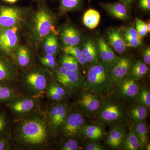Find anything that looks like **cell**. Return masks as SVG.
Masks as SVG:
<instances>
[{
	"label": "cell",
	"mask_w": 150,
	"mask_h": 150,
	"mask_svg": "<svg viewBox=\"0 0 150 150\" xmlns=\"http://www.w3.org/2000/svg\"><path fill=\"white\" fill-rule=\"evenodd\" d=\"M86 89V90L81 93L78 98L77 104L79 108V110L88 117H96L103 99L100 98L101 95Z\"/></svg>",
	"instance_id": "obj_10"
},
{
	"label": "cell",
	"mask_w": 150,
	"mask_h": 150,
	"mask_svg": "<svg viewBox=\"0 0 150 150\" xmlns=\"http://www.w3.org/2000/svg\"><path fill=\"white\" fill-rule=\"evenodd\" d=\"M71 109L69 105L65 103H58V113L56 129L59 130L64 122Z\"/></svg>",
	"instance_id": "obj_32"
},
{
	"label": "cell",
	"mask_w": 150,
	"mask_h": 150,
	"mask_svg": "<svg viewBox=\"0 0 150 150\" xmlns=\"http://www.w3.org/2000/svg\"><path fill=\"white\" fill-rule=\"evenodd\" d=\"M39 98L18 96L7 101V105L13 115L21 119L35 112L40 103Z\"/></svg>",
	"instance_id": "obj_7"
},
{
	"label": "cell",
	"mask_w": 150,
	"mask_h": 150,
	"mask_svg": "<svg viewBox=\"0 0 150 150\" xmlns=\"http://www.w3.org/2000/svg\"><path fill=\"white\" fill-rule=\"evenodd\" d=\"M132 59L128 56L119 58L118 62L110 69V76L114 86L129 74L133 64Z\"/></svg>",
	"instance_id": "obj_15"
},
{
	"label": "cell",
	"mask_w": 150,
	"mask_h": 150,
	"mask_svg": "<svg viewBox=\"0 0 150 150\" xmlns=\"http://www.w3.org/2000/svg\"><path fill=\"white\" fill-rule=\"evenodd\" d=\"M22 79L30 96L38 98L46 92L51 82L50 72L38 66H33L25 70Z\"/></svg>",
	"instance_id": "obj_5"
},
{
	"label": "cell",
	"mask_w": 150,
	"mask_h": 150,
	"mask_svg": "<svg viewBox=\"0 0 150 150\" xmlns=\"http://www.w3.org/2000/svg\"><path fill=\"white\" fill-rule=\"evenodd\" d=\"M49 87L56 92V93L64 98L67 94V90L63 86L60 85L57 83L51 81Z\"/></svg>",
	"instance_id": "obj_39"
},
{
	"label": "cell",
	"mask_w": 150,
	"mask_h": 150,
	"mask_svg": "<svg viewBox=\"0 0 150 150\" xmlns=\"http://www.w3.org/2000/svg\"><path fill=\"white\" fill-rule=\"evenodd\" d=\"M54 71L56 81L67 90L77 91L84 88L85 80L81 73L69 71L60 66Z\"/></svg>",
	"instance_id": "obj_8"
},
{
	"label": "cell",
	"mask_w": 150,
	"mask_h": 150,
	"mask_svg": "<svg viewBox=\"0 0 150 150\" xmlns=\"http://www.w3.org/2000/svg\"><path fill=\"white\" fill-rule=\"evenodd\" d=\"M148 110L145 105L139 102L131 107L128 114L134 123L144 122L148 116Z\"/></svg>",
	"instance_id": "obj_24"
},
{
	"label": "cell",
	"mask_w": 150,
	"mask_h": 150,
	"mask_svg": "<svg viewBox=\"0 0 150 150\" xmlns=\"http://www.w3.org/2000/svg\"><path fill=\"white\" fill-rule=\"evenodd\" d=\"M149 72V68L146 65L141 61H137L132 64L129 75L137 80L144 77Z\"/></svg>",
	"instance_id": "obj_27"
},
{
	"label": "cell",
	"mask_w": 150,
	"mask_h": 150,
	"mask_svg": "<svg viewBox=\"0 0 150 150\" xmlns=\"http://www.w3.org/2000/svg\"><path fill=\"white\" fill-rule=\"evenodd\" d=\"M34 1H41V0H33Z\"/></svg>",
	"instance_id": "obj_52"
},
{
	"label": "cell",
	"mask_w": 150,
	"mask_h": 150,
	"mask_svg": "<svg viewBox=\"0 0 150 150\" xmlns=\"http://www.w3.org/2000/svg\"><path fill=\"white\" fill-rule=\"evenodd\" d=\"M100 19V14L97 11L89 9L84 14L83 22L86 27L89 29H93L97 27Z\"/></svg>",
	"instance_id": "obj_25"
},
{
	"label": "cell",
	"mask_w": 150,
	"mask_h": 150,
	"mask_svg": "<svg viewBox=\"0 0 150 150\" xmlns=\"http://www.w3.org/2000/svg\"><path fill=\"white\" fill-rule=\"evenodd\" d=\"M7 126L8 121L5 114L4 112H0V137L4 136Z\"/></svg>",
	"instance_id": "obj_42"
},
{
	"label": "cell",
	"mask_w": 150,
	"mask_h": 150,
	"mask_svg": "<svg viewBox=\"0 0 150 150\" xmlns=\"http://www.w3.org/2000/svg\"><path fill=\"white\" fill-rule=\"evenodd\" d=\"M60 149L62 150H78L79 149V145L75 138H68L60 145Z\"/></svg>",
	"instance_id": "obj_35"
},
{
	"label": "cell",
	"mask_w": 150,
	"mask_h": 150,
	"mask_svg": "<svg viewBox=\"0 0 150 150\" xmlns=\"http://www.w3.org/2000/svg\"><path fill=\"white\" fill-rule=\"evenodd\" d=\"M81 50L87 63L93 64L99 62L97 47L90 38H87L85 40Z\"/></svg>",
	"instance_id": "obj_21"
},
{
	"label": "cell",
	"mask_w": 150,
	"mask_h": 150,
	"mask_svg": "<svg viewBox=\"0 0 150 150\" xmlns=\"http://www.w3.org/2000/svg\"><path fill=\"white\" fill-rule=\"evenodd\" d=\"M145 147L146 149L147 150H150V145L149 143H148L146 145V147Z\"/></svg>",
	"instance_id": "obj_51"
},
{
	"label": "cell",
	"mask_w": 150,
	"mask_h": 150,
	"mask_svg": "<svg viewBox=\"0 0 150 150\" xmlns=\"http://www.w3.org/2000/svg\"><path fill=\"white\" fill-rule=\"evenodd\" d=\"M134 1V0H120V1L126 6L127 9L129 11L131 10L132 4Z\"/></svg>",
	"instance_id": "obj_48"
},
{
	"label": "cell",
	"mask_w": 150,
	"mask_h": 150,
	"mask_svg": "<svg viewBox=\"0 0 150 150\" xmlns=\"http://www.w3.org/2000/svg\"><path fill=\"white\" fill-rule=\"evenodd\" d=\"M47 96L50 99L54 101H59L62 100L64 98L63 97L59 95L56 92L48 87V89L46 92Z\"/></svg>",
	"instance_id": "obj_43"
},
{
	"label": "cell",
	"mask_w": 150,
	"mask_h": 150,
	"mask_svg": "<svg viewBox=\"0 0 150 150\" xmlns=\"http://www.w3.org/2000/svg\"><path fill=\"white\" fill-rule=\"evenodd\" d=\"M110 69L102 62L92 64L87 73L84 88L100 95H108L114 86L110 76Z\"/></svg>",
	"instance_id": "obj_4"
},
{
	"label": "cell",
	"mask_w": 150,
	"mask_h": 150,
	"mask_svg": "<svg viewBox=\"0 0 150 150\" xmlns=\"http://www.w3.org/2000/svg\"><path fill=\"white\" fill-rule=\"evenodd\" d=\"M139 102L145 105L148 109L150 108V91L149 89L144 88L141 89L139 95Z\"/></svg>",
	"instance_id": "obj_36"
},
{
	"label": "cell",
	"mask_w": 150,
	"mask_h": 150,
	"mask_svg": "<svg viewBox=\"0 0 150 150\" xmlns=\"http://www.w3.org/2000/svg\"><path fill=\"white\" fill-rule=\"evenodd\" d=\"M56 17L44 0L38 1L35 11L25 25V35L30 47L37 51L43 41L51 32L59 34L56 29Z\"/></svg>",
	"instance_id": "obj_2"
},
{
	"label": "cell",
	"mask_w": 150,
	"mask_h": 150,
	"mask_svg": "<svg viewBox=\"0 0 150 150\" xmlns=\"http://www.w3.org/2000/svg\"><path fill=\"white\" fill-rule=\"evenodd\" d=\"M101 6L111 16L120 20L129 18L128 9L121 2L101 4Z\"/></svg>",
	"instance_id": "obj_20"
},
{
	"label": "cell",
	"mask_w": 150,
	"mask_h": 150,
	"mask_svg": "<svg viewBox=\"0 0 150 150\" xmlns=\"http://www.w3.org/2000/svg\"><path fill=\"white\" fill-rule=\"evenodd\" d=\"M10 4H13L17 2L18 0H2Z\"/></svg>",
	"instance_id": "obj_49"
},
{
	"label": "cell",
	"mask_w": 150,
	"mask_h": 150,
	"mask_svg": "<svg viewBox=\"0 0 150 150\" xmlns=\"http://www.w3.org/2000/svg\"><path fill=\"white\" fill-rule=\"evenodd\" d=\"M136 30L141 37H144L148 33V29L146 24L141 19H136Z\"/></svg>",
	"instance_id": "obj_37"
},
{
	"label": "cell",
	"mask_w": 150,
	"mask_h": 150,
	"mask_svg": "<svg viewBox=\"0 0 150 150\" xmlns=\"http://www.w3.org/2000/svg\"><path fill=\"white\" fill-rule=\"evenodd\" d=\"M123 30V36H128V37L137 38V39H142V38L139 35L136 28L132 26L125 27Z\"/></svg>",
	"instance_id": "obj_40"
},
{
	"label": "cell",
	"mask_w": 150,
	"mask_h": 150,
	"mask_svg": "<svg viewBox=\"0 0 150 150\" xmlns=\"http://www.w3.org/2000/svg\"><path fill=\"white\" fill-rule=\"evenodd\" d=\"M143 60L144 63L146 64L150 65V48L147 47L144 50L143 52Z\"/></svg>",
	"instance_id": "obj_47"
},
{
	"label": "cell",
	"mask_w": 150,
	"mask_h": 150,
	"mask_svg": "<svg viewBox=\"0 0 150 150\" xmlns=\"http://www.w3.org/2000/svg\"><path fill=\"white\" fill-rule=\"evenodd\" d=\"M32 48L20 44L11 56L18 67L24 70L34 66V57Z\"/></svg>",
	"instance_id": "obj_14"
},
{
	"label": "cell",
	"mask_w": 150,
	"mask_h": 150,
	"mask_svg": "<svg viewBox=\"0 0 150 150\" xmlns=\"http://www.w3.org/2000/svg\"><path fill=\"white\" fill-rule=\"evenodd\" d=\"M9 83L0 82V102H7L18 96Z\"/></svg>",
	"instance_id": "obj_29"
},
{
	"label": "cell",
	"mask_w": 150,
	"mask_h": 150,
	"mask_svg": "<svg viewBox=\"0 0 150 150\" xmlns=\"http://www.w3.org/2000/svg\"><path fill=\"white\" fill-rule=\"evenodd\" d=\"M107 51L109 66L110 68H111L116 64V62H118V59L120 58L114 54L112 49L108 45L107 46Z\"/></svg>",
	"instance_id": "obj_41"
},
{
	"label": "cell",
	"mask_w": 150,
	"mask_h": 150,
	"mask_svg": "<svg viewBox=\"0 0 150 150\" xmlns=\"http://www.w3.org/2000/svg\"><path fill=\"white\" fill-rule=\"evenodd\" d=\"M117 94L123 99H131L139 96L141 86L138 80L131 77L129 74L123 78L116 86Z\"/></svg>",
	"instance_id": "obj_12"
},
{
	"label": "cell",
	"mask_w": 150,
	"mask_h": 150,
	"mask_svg": "<svg viewBox=\"0 0 150 150\" xmlns=\"http://www.w3.org/2000/svg\"><path fill=\"white\" fill-rule=\"evenodd\" d=\"M146 25H147V29H148V33H150V21H148L147 23H146Z\"/></svg>",
	"instance_id": "obj_50"
},
{
	"label": "cell",
	"mask_w": 150,
	"mask_h": 150,
	"mask_svg": "<svg viewBox=\"0 0 150 150\" xmlns=\"http://www.w3.org/2000/svg\"><path fill=\"white\" fill-rule=\"evenodd\" d=\"M0 49H1V40H0Z\"/></svg>",
	"instance_id": "obj_53"
},
{
	"label": "cell",
	"mask_w": 150,
	"mask_h": 150,
	"mask_svg": "<svg viewBox=\"0 0 150 150\" xmlns=\"http://www.w3.org/2000/svg\"><path fill=\"white\" fill-rule=\"evenodd\" d=\"M33 11L31 6L23 7L0 4V30L15 26L24 28Z\"/></svg>",
	"instance_id": "obj_6"
},
{
	"label": "cell",
	"mask_w": 150,
	"mask_h": 150,
	"mask_svg": "<svg viewBox=\"0 0 150 150\" xmlns=\"http://www.w3.org/2000/svg\"><path fill=\"white\" fill-rule=\"evenodd\" d=\"M58 33L52 32L44 39L41 47L44 54H52L56 56L60 51Z\"/></svg>",
	"instance_id": "obj_22"
},
{
	"label": "cell",
	"mask_w": 150,
	"mask_h": 150,
	"mask_svg": "<svg viewBox=\"0 0 150 150\" xmlns=\"http://www.w3.org/2000/svg\"><path fill=\"white\" fill-rule=\"evenodd\" d=\"M139 6L144 11H149L150 10V0H139Z\"/></svg>",
	"instance_id": "obj_46"
},
{
	"label": "cell",
	"mask_w": 150,
	"mask_h": 150,
	"mask_svg": "<svg viewBox=\"0 0 150 150\" xmlns=\"http://www.w3.org/2000/svg\"><path fill=\"white\" fill-rule=\"evenodd\" d=\"M59 34L64 46H78L82 40L81 33L71 24L65 25L61 28Z\"/></svg>",
	"instance_id": "obj_16"
},
{
	"label": "cell",
	"mask_w": 150,
	"mask_h": 150,
	"mask_svg": "<svg viewBox=\"0 0 150 150\" xmlns=\"http://www.w3.org/2000/svg\"><path fill=\"white\" fill-rule=\"evenodd\" d=\"M106 134L103 124H88L84 126L81 131L82 136L92 142H96L101 139Z\"/></svg>",
	"instance_id": "obj_19"
},
{
	"label": "cell",
	"mask_w": 150,
	"mask_h": 150,
	"mask_svg": "<svg viewBox=\"0 0 150 150\" xmlns=\"http://www.w3.org/2000/svg\"><path fill=\"white\" fill-rule=\"evenodd\" d=\"M59 63L60 66L66 69L81 73L79 64L77 60L71 55L64 53L60 56Z\"/></svg>",
	"instance_id": "obj_26"
},
{
	"label": "cell",
	"mask_w": 150,
	"mask_h": 150,
	"mask_svg": "<svg viewBox=\"0 0 150 150\" xmlns=\"http://www.w3.org/2000/svg\"><path fill=\"white\" fill-rule=\"evenodd\" d=\"M62 49L65 54L74 57L81 66H84L87 63L82 51L78 46H64Z\"/></svg>",
	"instance_id": "obj_30"
},
{
	"label": "cell",
	"mask_w": 150,
	"mask_h": 150,
	"mask_svg": "<svg viewBox=\"0 0 150 150\" xmlns=\"http://www.w3.org/2000/svg\"><path fill=\"white\" fill-rule=\"evenodd\" d=\"M10 144L8 139L4 136L0 137V150H8Z\"/></svg>",
	"instance_id": "obj_45"
},
{
	"label": "cell",
	"mask_w": 150,
	"mask_h": 150,
	"mask_svg": "<svg viewBox=\"0 0 150 150\" xmlns=\"http://www.w3.org/2000/svg\"><path fill=\"white\" fill-rule=\"evenodd\" d=\"M84 114L79 110H71L59 130L68 138H76L81 136V131L86 124Z\"/></svg>",
	"instance_id": "obj_9"
},
{
	"label": "cell",
	"mask_w": 150,
	"mask_h": 150,
	"mask_svg": "<svg viewBox=\"0 0 150 150\" xmlns=\"http://www.w3.org/2000/svg\"><path fill=\"white\" fill-rule=\"evenodd\" d=\"M96 117L100 123L111 127L125 126L129 123V115L126 107L114 97L103 99Z\"/></svg>",
	"instance_id": "obj_3"
},
{
	"label": "cell",
	"mask_w": 150,
	"mask_h": 150,
	"mask_svg": "<svg viewBox=\"0 0 150 150\" xmlns=\"http://www.w3.org/2000/svg\"><path fill=\"white\" fill-rule=\"evenodd\" d=\"M107 45V43L105 41L104 39L103 38H100L98 41L97 47L99 58L101 59L103 64L110 67L108 58Z\"/></svg>",
	"instance_id": "obj_33"
},
{
	"label": "cell",
	"mask_w": 150,
	"mask_h": 150,
	"mask_svg": "<svg viewBox=\"0 0 150 150\" xmlns=\"http://www.w3.org/2000/svg\"><path fill=\"white\" fill-rule=\"evenodd\" d=\"M23 27L15 26L0 30V53L10 57L20 44V38Z\"/></svg>",
	"instance_id": "obj_11"
},
{
	"label": "cell",
	"mask_w": 150,
	"mask_h": 150,
	"mask_svg": "<svg viewBox=\"0 0 150 150\" xmlns=\"http://www.w3.org/2000/svg\"><path fill=\"white\" fill-rule=\"evenodd\" d=\"M149 126L145 122L133 123L132 130L137 136L140 144V149H143L149 143Z\"/></svg>",
	"instance_id": "obj_23"
},
{
	"label": "cell",
	"mask_w": 150,
	"mask_h": 150,
	"mask_svg": "<svg viewBox=\"0 0 150 150\" xmlns=\"http://www.w3.org/2000/svg\"><path fill=\"white\" fill-rule=\"evenodd\" d=\"M121 145L125 150H138L140 149L139 142L132 129L126 134Z\"/></svg>",
	"instance_id": "obj_28"
},
{
	"label": "cell",
	"mask_w": 150,
	"mask_h": 150,
	"mask_svg": "<svg viewBox=\"0 0 150 150\" xmlns=\"http://www.w3.org/2000/svg\"><path fill=\"white\" fill-rule=\"evenodd\" d=\"M107 37L109 45L118 54H123L126 51L125 40L120 29L115 28H110L107 31Z\"/></svg>",
	"instance_id": "obj_17"
},
{
	"label": "cell",
	"mask_w": 150,
	"mask_h": 150,
	"mask_svg": "<svg viewBox=\"0 0 150 150\" xmlns=\"http://www.w3.org/2000/svg\"><path fill=\"white\" fill-rule=\"evenodd\" d=\"M123 37H124L127 47L137 48V47H140L143 45L142 39L132 38L128 36H123Z\"/></svg>",
	"instance_id": "obj_38"
},
{
	"label": "cell",
	"mask_w": 150,
	"mask_h": 150,
	"mask_svg": "<svg viewBox=\"0 0 150 150\" xmlns=\"http://www.w3.org/2000/svg\"><path fill=\"white\" fill-rule=\"evenodd\" d=\"M18 75V67L12 59L0 53V82H14Z\"/></svg>",
	"instance_id": "obj_13"
},
{
	"label": "cell",
	"mask_w": 150,
	"mask_h": 150,
	"mask_svg": "<svg viewBox=\"0 0 150 150\" xmlns=\"http://www.w3.org/2000/svg\"><path fill=\"white\" fill-rule=\"evenodd\" d=\"M40 63L44 67L53 70L56 69L58 67L55 56L52 54H44L40 56Z\"/></svg>",
	"instance_id": "obj_34"
},
{
	"label": "cell",
	"mask_w": 150,
	"mask_h": 150,
	"mask_svg": "<svg viewBox=\"0 0 150 150\" xmlns=\"http://www.w3.org/2000/svg\"><path fill=\"white\" fill-rule=\"evenodd\" d=\"M52 132L46 115L35 112L18 121L14 129L13 138L24 147L41 149L48 146Z\"/></svg>",
	"instance_id": "obj_1"
},
{
	"label": "cell",
	"mask_w": 150,
	"mask_h": 150,
	"mask_svg": "<svg viewBox=\"0 0 150 150\" xmlns=\"http://www.w3.org/2000/svg\"><path fill=\"white\" fill-rule=\"evenodd\" d=\"M85 149L86 150H104L105 148L101 144L97 143H91L86 145Z\"/></svg>",
	"instance_id": "obj_44"
},
{
	"label": "cell",
	"mask_w": 150,
	"mask_h": 150,
	"mask_svg": "<svg viewBox=\"0 0 150 150\" xmlns=\"http://www.w3.org/2000/svg\"><path fill=\"white\" fill-rule=\"evenodd\" d=\"M82 0H60L59 11L62 13L73 11L80 8Z\"/></svg>",
	"instance_id": "obj_31"
},
{
	"label": "cell",
	"mask_w": 150,
	"mask_h": 150,
	"mask_svg": "<svg viewBox=\"0 0 150 150\" xmlns=\"http://www.w3.org/2000/svg\"><path fill=\"white\" fill-rule=\"evenodd\" d=\"M111 127L105 137V142L111 148H119L122 144L126 135L125 126H118Z\"/></svg>",
	"instance_id": "obj_18"
}]
</instances>
